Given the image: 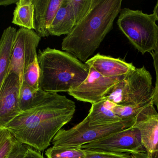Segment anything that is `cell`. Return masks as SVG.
<instances>
[{
  "instance_id": "3957f363",
  "label": "cell",
  "mask_w": 158,
  "mask_h": 158,
  "mask_svg": "<svg viewBox=\"0 0 158 158\" xmlns=\"http://www.w3.org/2000/svg\"><path fill=\"white\" fill-rule=\"evenodd\" d=\"M40 89L46 92H69L88 76L89 67L70 53L47 47L39 51Z\"/></svg>"
},
{
  "instance_id": "d6986e66",
  "label": "cell",
  "mask_w": 158,
  "mask_h": 158,
  "mask_svg": "<svg viewBox=\"0 0 158 158\" xmlns=\"http://www.w3.org/2000/svg\"><path fill=\"white\" fill-rule=\"evenodd\" d=\"M48 93L40 89L36 90L22 83L19 93V108L21 112L39 105L45 98Z\"/></svg>"
},
{
  "instance_id": "7c38bea8",
  "label": "cell",
  "mask_w": 158,
  "mask_h": 158,
  "mask_svg": "<svg viewBox=\"0 0 158 158\" xmlns=\"http://www.w3.org/2000/svg\"><path fill=\"white\" fill-rule=\"evenodd\" d=\"M64 0H32L34 5V31L39 36H50L51 24Z\"/></svg>"
},
{
  "instance_id": "5b68a950",
  "label": "cell",
  "mask_w": 158,
  "mask_h": 158,
  "mask_svg": "<svg viewBox=\"0 0 158 158\" xmlns=\"http://www.w3.org/2000/svg\"><path fill=\"white\" fill-rule=\"evenodd\" d=\"M117 24L131 43L143 54L151 53L158 41V26L154 15L141 10L121 9Z\"/></svg>"
},
{
  "instance_id": "603a6c76",
  "label": "cell",
  "mask_w": 158,
  "mask_h": 158,
  "mask_svg": "<svg viewBox=\"0 0 158 158\" xmlns=\"http://www.w3.org/2000/svg\"><path fill=\"white\" fill-rule=\"evenodd\" d=\"M40 79V66L37 58L25 70L22 83H24L36 90H39Z\"/></svg>"
},
{
  "instance_id": "44dd1931",
  "label": "cell",
  "mask_w": 158,
  "mask_h": 158,
  "mask_svg": "<svg viewBox=\"0 0 158 158\" xmlns=\"http://www.w3.org/2000/svg\"><path fill=\"white\" fill-rule=\"evenodd\" d=\"M69 8L75 26L88 13L92 0H68Z\"/></svg>"
},
{
  "instance_id": "7a4b0ae2",
  "label": "cell",
  "mask_w": 158,
  "mask_h": 158,
  "mask_svg": "<svg viewBox=\"0 0 158 158\" xmlns=\"http://www.w3.org/2000/svg\"><path fill=\"white\" fill-rule=\"evenodd\" d=\"M122 0H92L86 15L63 39L62 49L85 62L113 27Z\"/></svg>"
},
{
  "instance_id": "8fae6325",
  "label": "cell",
  "mask_w": 158,
  "mask_h": 158,
  "mask_svg": "<svg viewBox=\"0 0 158 158\" xmlns=\"http://www.w3.org/2000/svg\"><path fill=\"white\" fill-rule=\"evenodd\" d=\"M85 63L99 74L108 78L123 77L136 68L132 63L99 53L88 59Z\"/></svg>"
},
{
  "instance_id": "2e32d148",
  "label": "cell",
  "mask_w": 158,
  "mask_h": 158,
  "mask_svg": "<svg viewBox=\"0 0 158 158\" xmlns=\"http://www.w3.org/2000/svg\"><path fill=\"white\" fill-rule=\"evenodd\" d=\"M75 27L69 12L68 0H64L50 26V35H67Z\"/></svg>"
},
{
  "instance_id": "9a60e30c",
  "label": "cell",
  "mask_w": 158,
  "mask_h": 158,
  "mask_svg": "<svg viewBox=\"0 0 158 158\" xmlns=\"http://www.w3.org/2000/svg\"><path fill=\"white\" fill-rule=\"evenodd\" d=\"M16 32L15 28L9 26L3 31L0 39V90L8 75Z\"/></svg>"
},
{
  "instance_id": "277c9868",
  "label": "cell",
  "mask_w": 158,
  "mask_h": 158,
  "mask_svg": "<svg viewBox=\"0 0 158 158\" xmlns=\"http://www.w3.org/2000/svg\"><path fill=\"white\" fill-rule=\"evenodd\" d=\"M154 90L149 71L144 66L135 68L123 76L104 99L118 105H147L153 104Z\"/></svg>"
},
{
  "instance_id": "d4e9b609",
  "label": "cell",
  "mask_w": 158,
  "mask_h": 158,
  "mask_svg": "<svg viewBox=\"0 0 158 158\" xmlns=\"http://www.w3.org/2000/svg\"><path fill=\"white\" fill-rule=\"evenodd\" d=\"M150 54L153 58L154 67L156 76V81L154 90L153 102L154 105L156 107L158 110V41L156 47Z\"/></svg>"
},
{
  "instance_id": "4316f807",
  "label": "cell",
  "mask_w": 158,
  "mask_h": 158,
  "mask_svg": "<svg viewBox=\"0 0 158 158\" xmlns=\"http://www.w3.org/2000/svg\"><path fill=\"white\" fill-rule=\"evenodd\" d=\"M18 0H0V6H6L16 3Z\"/></svg>"
},
{
  "instance_id": "52a82bcc",
  "label": "cell",
  "mask_w": 158,
  "mask_h": 158,
  "mask_svg": "<svg viewBox=\"0 0 158 158\" xmlns=\"http://www.w3.org/2000/svg\"><path fill=\"white\" fill-rule=\"evenodd\" d=\"M41 37L33 30L21 28L17 31L8 73L17 75L21 84L25 70L38 58L37 49Z\"/></svg>"
},
{
  "instance_id": "7402d4cb",
  "label": "cell",
  "mask_w": 158,
  "mask_h": 158,
  "mask_svg": "<svg viewBox=\"0 0 158 158\" xmlns=\"http://www.w3.org/2000/svg\"><path fill=\"white\" fill-rule=\"evenodd\" d=\"M9 130L0 126V158H6L19 143Z\"/></svg>"
},
{
  "instance_id": "6da1fadb",
  "label": "cell",
  "mask_w": 158,
  "mask_h": 158,
  "mask_svg": "<svg viewBox=\"0 0 158 158\" xmlns=\"http://www.w3.org/2000/svg\"><path fill=\"white\" fill-rule=\"evenodd\" d=\"M76 110L75 102L65 96L48 93L40 104L21 111L5 127L19 143L41 152L51 145Z\"/></svg>"
},
{
  "instance_id": "cb8c5ba5",
  "label": "cell",
  "mask_w": 158,
  "mask_h": 158,
  "mask_svg": "<svg viewBox=\"0 0 158 158\" xmlns=\"http://www.w3.org/2000/svg\"><path fill=\"white\" fill-rule=\"evenodd\" d=\"M86 150L87 155L84 158H133L131 154L128 153H109Z\"/></svg>"
},
{
  "instance_id": "f1b7e54d",
  "label": "cell",
  "mask_w": 158,
  "mask_h": 158,
  "mask_svg": "<svg viewBox=\"0 0 158 158\" xmlns=\"http://www.w3.org/2000/svg\"><path fill=\"white\" fill-rule=\"evenodd\" d=\"M153 15L156 19V21H158V1L154 8V12H153Z\"/></svg>"
},
{
  "instance_id": "e0dca14e",
  "label": "cell",
  "mask_w": 158,
  "mask_h": 158,
  "mask_svg": "<svg viewBox=\"0 0 158 158\" xmlns=\"http://www.w3.org/2000/svg\"><path fill=\"white\" fill-rule=\"evenodd\" d=\"M112 110L122 119H134L137 122L145 120L158 114L153 104L137 106L115 105Z\"/></svg>"
},
{
  "instance_id": "4fadbf2b",
  "label": "cell",
  "mask_w": 158,
  "mask_h": 158,
  "mask_svg": "<svg viewBox=\"0 0 158 158\" xmlns=\"http://www.w3.org/2000/svg\"><path fill=\"white\" fill-rule=\"evenodd\" d=\"M134 126L140 131L142 143L148 156L158 158V114Z\"/></svg>"
},
{
  "instance_id": "ac0fdd59",
  "label": "cell",
  "mask_w": 158,
  "mask_h": 158,
  "mask_svg": "<svg viewBox=\"0 0 158 158\" xmlns=\"http://www.w3.org/2000/svg\"><path fill=\"white\" fill-rule=\"evenodd\" d=\"M13 13L12 23L34 30V5L32 0H18Z\"/></svg>"
},
{
  "instance_id": "ffe728a7",
  "label": "cell",
  "mask_w": 158,
  "mask_h": 158,
  "mask_svg": "<svg viewBox=\"0 0 158 158\" xmlns=\"http://www.w3.org/2000/svg\"><path fill=\"white\" fill-rule=\"evenodd\" d=\"M45 156L47 158H84L87 150L80 147H55L46 149Z\"/></svg>"
},
{
  "instance_id": "8992f818",
  "label": "cell",
  "mask_w": 158,
  "mask_h": 158,
  "mask_svg": "<svg viewBox=\"0 0 158 158\" xmlns=\"http://www.w3.org/2000/svg\"><path fill=\"white\" fill-rule=\"evenodd\" d=\"M136 122L134 119H125L110 125L90 126L85 118L71 129H61L52 143L55 147L81 148L84 145L133 127Z\"/></svg>"
},
{
  "instance_id": "9c48e42d",
  "label": "cell",
  "mask_w": 158,
  "mask_h": 158,
  "mask_svg": "<svg viewBox=\"0 0 158 158\" xmlns=\"http://www.w3.org/2000/svg\"><path fill=\"white\" fill-rule=\"evenodd\" d=\"M89 67L88 76L84 81L75 90L68 92L78 101L96 104L103 100L123 77L108 78Z\"/></svg>"
},
{
  "instance_id": "484cf974",
  "label": "cell",
  "mask_w": 158,
  "mask_h": 158,
  "mask_svg": "<svg viewBox=\"0 0 158 158\" xmlns=\"http://www.w3.org/2000/svg\"><path fill=\"white\" fill-rule=\"evenodd\" d=\"M23 158H44L39 151L29 147Z\"/></svg>"
},
{
  "instance_id": "5bb4252c",
  "label": "cell",
  "mask_w": 158,
  "mask_h": 158,
  "mask_svg": "<svg viewBox=\"0 0 158 158\" xmlns=\"http://www.w3.org/2000/svg\"><path fill=\"white\" fill-rule=\"evenodd\" d=\"M110 101L103 99L100 102L92 105L85 118L90 126L110 125L121 120L112 110L115 106Z\"/></svg>"
},
{
  "instance_id": "ba28073f",
  "label": "cell",
  "mask_w": 158,
  "mask_h": 158,
  "mask_svg": "<svg viewBox=\"0 0 158 158\" xmlns=\"http://www.w3.org/2000/svg\"><path fill=\"white\" fill-rule=\"evenodd\" d=\"M86 150L115 153H147L138 128L133 127L82 146Z\"/></svg>"
},
{
  "instance_id": "83f0119b",
  "label": "cell",
  "mask_w": 158,
  "mask_h": 158,
  "mask_svg": "<svg viewBox=\"0 0 158 158\" xmlns=\"http://www.w3.org/2000/svg\"><path fill=\"white\" fill-rule=\"evenodd\" d=\"M133 158H150L147 153H138L131 154Z\"/></svg>"
},
{
  "instance_id": "30bf717a",
  "label": "cell",
  "mask_w": 158,
  "mask_h": 158,
  "mask_svg": "<svg viewBox=\"0 0 158 158\" xmlns=\"http://www.w3.org/2000/svg\"><path fill=\"white\" fill-rule=\"evenodd\" d=\"M20 78L8 73L0 90V126L5 127L21 112L19 108Z\"/></svg>"
}]
</instances>
